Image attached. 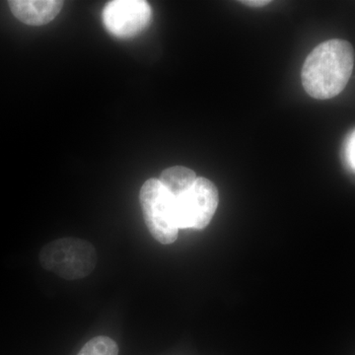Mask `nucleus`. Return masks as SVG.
Here are the masks:
<instances>
[{"label":"nucleus","instance_id":"f257e3e1","mask_svg":"<svg viewBox=\"0 0 355 355\" xmlns=\"http://www.w3.org/2000/svg\"><path fill=\"white\" fill-rule=\"evenodd\" d=\"M354 50L345 40L334 39L316 46L303 64L301 80L311 97L328 100L342 93L354 71Z\"/></svg>","mask_w":355,"mask_h":355},{"label":"nucleus","instance_id":"f03ea898","mask_svg":"<svg viewBox=\"0 0 355 355\" xmlns=\"http://www.w3.org/2000/svg\"><path fill=\"white\" fill-rule=\"evenodd\" d=\"M40 263L67 280L88 277L97 265V252L91 243L76 238H62L46 244L40 252Z\"/></svg>","mask_w":355,"mask_h":355},{"label":"nucleus","instance_id":"7ed1b4c3","mask_svg":"<svg viewBox=\"0 0 355 355\" xmlns=\"http://www.w3.org/2000/svg\"><path fill=\"white\" fill-rule=\"evenodd\" d=\"M144 221L154 239L170 245L179 234L175 212V198L168 193L158 179L147 180L139 193Z\"/></svg>","mask_w":355,"mask_h":355},{"label":"nucleus","instance_id":"20e7f679","mask_svg":"<svg viewBox=\"0 0 355 355\" xmlns=\"http://www.w3.org/2000/svg\"><path fill=\"white\" fill-rule=\"evenodd\" d=\"M218 202L216 184L209 179L198 177L190 190L175 198L178 227L202 230L214 218Z\"/></svg>","mask_w":355,"mask_h":355},{"label":"nucleus","instance_id":"39448f33","mask_svg":"<svg viewBox=\"0 0 355 355\" xmlns=\"http://www.w3.org/2000/svg\"><path fill=\"white\" fill-rule=\"evenodd\" d=\"M153 17L150 4L144 0H114L105 6L103 24L116 38L137 36L148 27Z\"/></svg>","mask_w":355,"mask_h":355},{"label":"nucleus","instance_id":"423d86ee","mask_svg":"<svg viewBox=\"0 0 355 355\" xmlns=\"http://www.w3.org/2000/svg\"><path fill=\"white\" fill-rule=\"evenodd\" d=\"M64 2L60 0H11L9 8L26 25L49 24L58 15Z\"/></svg>","mask_w":355,"mask_h":355},{"label":"nucleus","instance_id":"0eeeda50","mask_svg":"<svg viewBox=\"0 0 355 355\" xmlns=\"http://www.w3.org/2000/svg\"><path fill=\"white\" fill-rule=\"evenodd\" d=\"M197 179V175L193 170L183 166H175L161 173L158 180L168 193L177 198L190 190Z\"/></svg>","mask_w":355,"mask_h":355},{"label":"nucleus","instance_id":"6e6552de","mask_svg":"<svg viewBox=\"0 0 355 355\" xmlns=\"http://www.w3.org/2000/svg\"><path fill=\"white\" fill-rule=\"evenodd\" d=\"M77 355H119V347L108 336H96L89 340Z\"/></svg>","mask_w":355,"mask_h":355},{"label":"nucleus","instance_id":"1a4fd4ad","mask_svg":"<svg viewBox=\"0 0 355 355\" xmlns=\"http://www.w3.org/2000/svg\"><path fill=\"white\" fill-rule=\"evenodd\" d=\"M347 159L349 164L355 169V132L350 135L347 147Z\"/></svg>","mask_w":355,"mask_h":355},{"label":"nucleus","instance_id":"9d476101","mask_svg":"<svg viewBox=\"0 0 355 355\" xmlns=\"http://www.w3.org/2000/svg\"><path fill=\"white\" fill-rule=\"evenodd\" d=\"M241 3L246 6L254 7V8H260V7L270 4V0H246V1H241Z\"/></svg>","mask_w":355,"mask_h":355}]
</instances>
